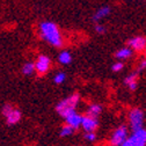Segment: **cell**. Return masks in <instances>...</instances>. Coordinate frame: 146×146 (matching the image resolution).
Segmentation results:
<instances>
[{"label": "cell", "instance_id": "cell-1", "mask_svg": "<svg viewBox=\"0 0 146 146\" xmlns=\"http://www.w3.org/2000/svg\"><path fill=\"white\" fill-rule=\"evenodd\" d=\"M40 34L42 40L48 42L54 48L63 46V37L56 23L51 21H44L40 25Z\"/></svg>", "mask_w": 146, "mask_h": 146}, {"label": "cell", "instance_id": "cell-2", "mask_svg": "<svg viewBox=\"0 0 146 146\" xmlns=\"http://www.w3.org/2000/svg\"><path fill=\"white\" fill-rule=\"evenodd\" d=\"M80 96L78 94H72L71 96L62 100L57 106H56V111L62 116V117H66L70 114L76 111V108L79 103Z\"/></svg>", "mask_w": 146, "mask_h": 146}, {"label": "cell", "instance_id": "cell-3", "mask_svg": "<svg viewBox=\"0 0 146 146\" xmlns=\"http://www.w3.org/2000/svg\"><path fill=\"white\" fill-rule=\"evenodd\" d=\"M3 115L8 125H14L16 123H19L21 119V111L8 103H6L3 107Z\"/></svg>", "mask_w": 146, "mask_h": 146}, {"label": "cell", "instance_id": "cell-4", "mask_svg": "<svg viewBox=\"0 0 146 146\" xmlns=\"http://www.w3.org/2000/svg\"><path fill=\"white\" fill-rule=\"evenodd\" d=\"M121 146H146V130L140 129L135 131Z\"/></svg>", "mask_w": 146, "mask_h": 146}, {"label": "cell", "instance_id": "cell-5", "mask_svg": "<svg viewBox=\"0 0 146 146\" xmlns=\"http://www.w3.org/2000/svg\"><path fill=\"white\" fill-rule=\"evenodd\" d=\"M129 122L132 131H137L143 129V124H144V111L139 108H135L130 111L129 114Z\"/></svg>", "mask_w": 146, "mask_h": 146}, {"label": "cell", "instance_id": "cell-6", "mask_svg": "<svg viewBox=\"0 0 146 146\" xmlns=\"http://www.w3.org/2000/svg\"><path fill=\"white\" fill-rule=\"evenodd\" d=\"M127 137H129L127 136V127L125 125H119L111 135L110 144L113 146H121L126 140Z\"/></svg>", "mask_w": 146, "mask_h": 146}, {"label": "cell", "instance_id": "cell-7", "mask_svg": "<svg viewBox=\"0 0 146 146\" xmlns=\"http://www.w3.org/2000/svg\"><path fill=\"white\" fill-rule=\"evenodd\" d=\"M35 64V71L40 73V74H44L46 73L50 68V65H51V62H50V58L45 54H41V56L37 58Z\"/></svg>", "mask_w": 146, "mask_h": 146}, {"label": "cell", "instance_id": "cell-8", "mask_svg": "<svg viewBox=\"0 0 146 146\" xmlns=\"http://www.w3.org/2000/svg\"><path fill=\"white\" fill-rule=\"evenodd\" d=\"M127 45L133 51H137V52L144 51L146 50V38L143 37V36H136V37H132L131 40H129Z\"/></svg>", "mask_w": 146, "mask_h": 146}, {"label": "cell", "instance_id": "cell-9", "mask_svg": "<svg viewBox=\"0 0 146 146\" xmlns=\"http://www.w3.org/2000/svg\"><path fill=\"white\" fill-rule=\"evenodd\" d=\"M81 126L86 132H94L99 126V121H98V118H93L89 116H82Z\"/></svg>", "mask_w": 146, "mask_h": 146}, {"label": "cell", "instance_id": "cell-10", "mask_svg": "<svg viewBox=\"0 0 146 146\" xmlns=\"http://www.w3.org/2000/svg\"><path fill=\"white\" fill-rule=\"evenodd\" d=\"M65 119H66V124L67 125H70L71 127H73V129H78L79 126H81V121H82V116L81 115H79V114H77L76 111L74 113H72V114H70L68 116H66L65 117Z\"/></svg>", "mask_w": 146, "mask_h": 146}, {"label": "cell", "instance_id": "cell-11", "mask_svg": "<svg viewBox=\"0 0 146 146\" xmlns=\"http://www.w3.org/2000/svg\"><path fill=\"white\" fill-rule=\"evenodd\" d=\"M137 77H138L137 72H133V73H131L129 77H126L124 79V84L129 87V89L132 90V92L137 89Z\"/></svg>", "mask_w": 146, "mask_h": 146}, {"label": "cell", "instance_id": "cell-12", "mask_svg": "<svg viewBox=\"0 0 146 146\" xmlns=\"http://www.w3.org/2000/svg\"><path fill=\"white\" fill-rule=\"evenodd\" d=\"M132 56V50L130 48H122L119 49L116 53H115V57L119 60H125V59H129Z\"/></svg>", "mask_w": 146, "mask_h": 146}, {"label": "cell", "instance_id": "cell-13", "mask_svg": "<svg viewBox=\"0 0 146 146\" xmlns=\"http://www.w3.org/2000/svg\"><path fill=\"white\" fill-rule=\"evenodd\" d=\"M110 12H111L110 7H108V6H103V7L99 8V9L95 12V14L93 15V20H94V21L102 20L103 17H106V16H108L109 14H110Z\"/></svg>", "mask_w": 146, "mask_h": 146}, {"label": "cell", "instance_id": "cell-14", "mask_svg": "<svg viewBox=\"0 0 146 146\" xmlns=\"http://www.w3.org/2000/svg\"><path fill=\"white\" fill-rule=\"evenodd\" d=\"M102 111V107L100 104H90L87 109V115L86 116H89V117H93V118H98V116L101 114Z\"/></svg>", "mask_w": 146, "mask_h": 146}, {"label": "cell", "instance_id": "cell-15", "mask_svg": "<svg viewBox=\"0 0 146 146\" xmlns=\"http://www.w3.org/2000/svg\"><path fill=\"white\" fill-rule=\"evenodd\" d=\"M58 60L60 64L63 65H67L72 62V56H71V53L68 51H63L59 53V57H58Z\"/></svg>", "mask_w": 146, "mask_h": 146}, {"label": "cell", "instance_id": "cell-16", "mask_svg": "<svg viewBox=\"0 0 146 146\" xmlns=\"http://www.w3.org/2000/svg\"><path fill=\"white\" fill-rule=\"evenodd\" d=\"M34 72H35V64L34 63L28 62L22 66V73L25 76H31Z\"/></svg>", "mask_w": 146, "mask_h": 146}, {"label": "cell", "instance_id": "cell-17", "mask_svg": "<svg viewBox=\"0 0 146 146\" xmlns=\"http://www.w3.org/2000/svg\"><path fill=\"white\" fill-rule=\"evenodd\" d=\"M73 132H74V129L66 124L60 129V137H68V136L73 135Z\"/></svg>", "mask_w": 146, "mask_h": 146}, {"label": "cell", "instance_id": "cell-18", "mask_svg": "<svg viewBox=\"0 0 146 146\" xmlns=\"http://www.w3.org/2000/svg\"><path fill=\"white\" fill-rule=\"evenodd\" d=\"M65 79H66V74H65V73L64 72H58L57 74L53 77V82L57 84V85H60V84H63L65 81Z\"/></svg>", "mask_w": 146, "mask_h": 146}, {"label": "cell", "instance_id": "cell-19", "mask_svg": "<svg viewBox=\"0 0 146 146\" xmlns=\"http://www.w3.org/2000/svg\"><path fill=\"white\" fill-rule=\"evenodd\" d=\"M84 138L88 141H94L96 139V135H95V132H86L84 135Z\"/></svg>", "mask_w": 146, "mask_h": 146}, {"label": "cell", "instance_id": "cell-20", "mask_svg": "<svg viewBox=\"0 0 146 146\" xmlns=\"http://www.w3.org/2000/svg\"><path fill=\"white\" fill-rule=\"evenodd\" d=\"M123 67H124V64H123L122 62H117V63H115V64L111 66V70H113L114 72H118V71H122Z\"/></svg>", "mask_w": 146, "mask_h": 146}, {"label": "cell", "instance_id": "cell-21", "mask_svg": "<svg viewBox=\"0 0 146 146\" xmlns=\"http://www.w3.org/2000/svg\"><path fill=\"white\" fill-rule=\"evenodd\" d=\"M95 30H96V33H99V34H104V33H106V28H104V26L99 25V23L95 26Z\"/></svg>", "mask_w": 146, "mask_h": 146}, {"label": "cell", "instance_id": "cell-22", "mask_svg": "<svg viewBox=\"0 0 146 146\" xmlns=\"http://www.w3.org/2000/svg\"><path fill=\"white\" fill-rule=\"evenodd\" d=\"M144 68H146V59H144V60H141V62L139 63V66H138V71H143Z\"/></svg>", "mask_w": 146, "mask_h": 146}]
</instances>
